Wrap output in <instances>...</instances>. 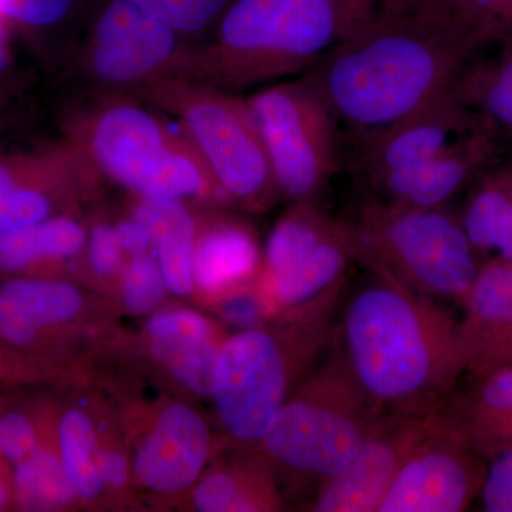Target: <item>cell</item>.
<instances>
[{"label":"cell","instance_id":"9","mask_svg":"<svg viewBox=\"0 0 512 512\" xmlns=\"http://www.w3.org/2000/svg\"><path fill=\"white\" fill-rule=\"evenodd\" d=\"M77 52L90 90L143 99L161 84L191 79L194 45L130 0H109Z\"/></svg>","mask_w":512,"mask_h":512},{"label":"cell","instance_id":"38","mask_svg":"<svg viewBox=\"0 0 512 512\" xmlns=\"http://www.w3.org/2000/svg\"><path fill=\"white\" fill-rule=\"evenodd\" d=\"M100 467L104 487L109 490H124L133 474L131 458L124 453V450L113 446V444H109V446L101 444Z\"/></svg>","mask_w":512,"mask_h":512},{"label":"cell","instance_id":"30","mask_svg":"<svg viewBox=\"0 0 512 512\" xmlns=\"http://www.w3.org/2000/svg\"><path fill=\"white\" fill-rule=\"evenodd\" d=\"M185 39L210 32L232 0H130Z\"/></svg>","mask_w":512,"mask_h":512},{"label":"cell","instance_id":"42","mask_svg":"<svg viewBox=\"0 0 512 512\" xmlns=\"http://www.w3.org/2000/svg\"><path fill=\"white\" fill-rule=\"evenodd\" d=\"M510 281L512 286V262H510Z\"/></svg>","mask_w":512,"mask_h":512},{"label":"cell","instance_id":"7","mask_svg":"<svg viewBox=\"0 0 512 512\" xmlns=\"http://www.w3.org/2000/svg\"><path fill=\"white\" fill-rule=\"evenodd\" d=\"M346 222L356 262L370 274L431 301L463 306L481 265L461 218L447 204L404 208L370 198Z\"/></svg>","mask_w":512,"mask_h":512},{"label":"cell","instance_id":"29","mask_svg":"<svg viewBox=\"0 0 512 512\" xmlns=\"http://www.w3.org/2000/svg\"><path fill=\"white\" fill-rule=\"evenodd\" d=\"M13 494L19 507L29 511H56L79 500L59 453L43 446L16 466Z\"/></svg>","mask_w":512,"mask_h":512},{"label":"cell","instance_id":"6","mask_svg":"<svg viewBox=\"0 0 512 512\" xmlns=\"http://www.w3.org/2000/svg\"><path fill=\"white\" fill-rule=\"evenodd\" d=\"M382 410L373 406L330 346L269 423L256 450L293 485L313 490L356 456Z\"/></svg>","mask_w":512,"mask_h":512},{"label":"cell","instance_id":"41","mask_svg":"<svg viewBox=\"0 0 512 512\" xmlns=\"http://www.w3.org/2000/svg\"><path fill=\"white\" fill-rule=\"evenodd\" d=\"M10 495H12L10 485L0 477V508L6 507V504L9 503Z\"/></svg>","mask_w":512,"mask_h":512},{"label":"cell","instance_id":"16","mask_svg":"<svg viewBox=\"0 0 512 512\" xmlns=\"http://www.w3.org/2000/svg\"><path fill=\"white\" fill-rule=\"evenodd\" d=\"M490 134L480 117L461 103L453 86L416 113L366 138L360 168L367 181L426 163Z\"/></svg>","mask_w":512,"mask_h":512},{"label":"cell","instance_id":"8","mask_svg":"<svg viewBox=\"0 0 512 512\" xmlns=\"http://www.w3.org/2000/svg\"><path fill=\"white\" fill-rule=\"evenodd\" d=\"M143 100L178 121L225 204L261 212L281 197L247 99L194 79H178L161 84Z\"/></svg>","mask_w":512,"mask_h":512},{"label":"cell","instance_id":"23","mask_svg":"<svg viewBox=\"0 0 512 512\" xmlns=\"http://www.w3.org/2000/svg\"><path fill=\"white\" fill-rule=\"evenodd\" d=\"M192 505L201 512L286 510L278 473L258 450L204 471L194 485Z\"/></svg>","mask_w":512,"mask_h":512},{"label":"cell","instance_id":"36","mask_svg":"<svg viewBox=\"0 0 512 512\" xmlns=\"http://www.w3.org/2000/svg\"><path fill=\"white\" fill-rule=\"evenodd\" d=\"M480 497L484 511L512 512V447L488 460Z\"/></svg>","mask_w":512,"mask_h":512},{"label":"cell","instance_id":"2","mask_svg":"<svg viewBox=\"0 0 512 512\" xmlns=\"http://www.w3.org/2000/svg\"><path fill=\"white\" fill-rule=\"evenodd\" d=\"M339 311L333 348L382 412H436L466 375L460 322L439 302L370 274Z\"/></svg>","mask_w":512,"mask_h":512},{"label":"cell","instance_id":"10","mask_svg":"<svg viewBox=\"0 0 512 512\" xmlns=\"http://www.w3.org/2000/svg\"><path fill=\"white\" fill-rule=\"evenodd\" d=\"M247 103L279 195L318 201L336 167V120L328 104L306 77L268 84Z\"/></svg>","mask_w":512,"mask_h":512},{"label":"cell","instance_id":"20","mask_svg":"<svg viewBox=\"0 0 512 512\" xmlns=\"http://www.w3.org/2000/svg\"><path fill=\"white\" fill-rule=\"evenodd\" d=\"M84 306L83 293L69 282L9 279L0 285V340L12 348H33L76 322Z\"/></svg>","mask_w":512,"mask_h":512},{"label":"cell","instance_id":"37","mask_svg":"<svg viewBox=\"0 0 512 512\" xmlns=\"http://www.w3.org/2000/svg\"><path fill=\"white\" fill-rule=\"evenodd\" d=\"M461 22L480 42L512 25V0H468Z\"/></svg>","mask_w":512,"mask_h":512},{"label":"cell","instance_id":"17","mask_svg":"<svg viewBox=\"0 0 512 512\" xmlns=\"http://www.w3.org/2000/svg\"><path fill=\"white\" fill-rule=\"evenodd\" d=\"M147 349L158 366L185 392L211 397L212 379L228 336L214 320L188 309H170L148 318Z\"/></svg>","mask_w":512,"mask_h":512},{"label":"cell","instance_id":"19","mask_svg":"<svg viewBox=\"0 0 512 512\" xmlns=\"http://www.w3.org/2000/svg\"><path fill=\"white\" fill-rule=\"evenodd\" d=\"M264 264L252 225L235 215L208 212L200 218L194 251V282L211 302L258 284Z\"/></svg>","mask_w":512,"mask_h":512},{"label":"cell","instance_id":"28","mask_svg":"<svg viewBox=\"0 0 512 512\" xmlns=\"http://www.w3.org/2000/svg\"><path fill=\"white\" fill-rule=\"evenodd\" d=\"M453 92L490 130L498 128L512 136V50L466 76L458 74Z\"/></svg>","mask_w":512,"mask_h":512},{"label":"cell","instance_id":"4","mask_svg":"<svg viewBox=\"0 0 512 512\" xmlns=\"http://www.w3.org/2000/svg\"><path fill=\"white\" fill-rule=\"evenodd\" d=\"M352 30L346 0H232L194 45L191 79L237 93L311 70Z\"/></svg>","mask_w":512,"mask_h":512},{"label":"cell","instance_id":"27","mask_svg":"<svg viewBox=\"0 0 512 512\" xmlns=\"http://www.w3.org/2000/svg\"><path fill=\"white\" fill-rule=\"evenodd\" d=\"M57 453L76 490L84 503H93L104 493L101 477V444L96 424L83 409H67L57 426Z\"/></svg>","mask_w":512,"mask_h":512},{"label":"cell","instance_id":"21","mask_svg":"<svg viewBox=\"0 0 512 512\" xmlns=\"http://www.w3.org/2000/svg\"><path fill=\"white\" fill-rule=\"evenodd\" d=\"M490 140V134H484L426 163L370 180L373 200L404 208L446 205L483 167L491 153Z\"/></svg>","mask_w":512,"mask_h":512},{"label":"cell","instance_id":"24","mask_svg":"<svg viewBox=\"0 0 512 512\" xmlns=\"http://www.w3.org/2000/svg\"><path fill=\"white\" fill-rule=\"evenodd\" d=\"M131 215L150 232L168 292L190 295L195 289L194 251L200 218L192 214L187 201L175 198H137Z\"/></svg>","mask_w":512,"mask_h":512},{"label":"cell","instance_id":"33","mask_svg":"<svg viewBox=\"0 0 512 512\" xmlns=\"http://www.w3.org/2000/svg\"><path fill=\"white\" fill-rule=\"evenodd\" d=\"M222 325L239 330L261 328L275 318L274 308L258 284L239 289L212 302Z\"/></svg>","mask_w":512,"mask_h":512},{"label":"cell","instance_id":"18","mask_svg":"<svg viewBox=\"0 0 512 512\" xmlns=\"http://www.w3.org/2000/svg\"><path fill=\"white\" fill-rule=\"evenodd\" d=\"M461 338L470 379L512 367V286L510 262L490 259L480 266L463 303Z\"/></svg>","mask_w":512,"mask_h":512},{"label":"cell","instance_id":"32","mask_svg":"<svg viewBox=\"0 0 512 512\" xmlns=\"http://www.w3.org/2000/svg\"><path fill=\"white\" fill-rule=\"evenodd\" d=\"M76 0H0V16L9 26L33 33L62 28Z\"/></svg>","mask_w":512,"mask_h":512},{"label":"cell","instance_id":"31","mask_svg":"<svg viewBox=\"0 0 512 512\" xmlns=\"http://www.w3.org/2000/svg\"><path fill=\"white\" fill-rule=\"evenodd\" d=\"M168 288L157 259L151 254L130 256L121 272V301L134 315H150L163 303Z\"/></svg>","mask_w":512,"mask_h":512},{"label":"cell","instance_id":"34","mask_svg":"<svg viewBox=\"0 0 512 512\" xmlns=\"http://www.w3.org/2000/svg\"><path fill=\"white\" fill-rule=\"evenodd\" d=\"M87 265L93 275L100 279L123 272V247L117 237L116 225L106 221L94 222L87 231L86 245Z\"/></svg>","mask_w":512,"mask_h":512},{"label":"cell","instance_id":"26","mask_svg":"<svg viewBox=\"0 0 512 512\" xmlns=\"http://www.w3.org/2000/svg\"><path fill=\"white\" fill-rule=\"evenodd\" d=\"M461 222L477 255L512 262V171L485 177L471 194Z\"/></svg>","mask_w":512,"mask_h":512},{"label":"cell","instance_id":"12","mask_svg":"<svg viewBox=\"0 0 512 512\" xmlns=\"http://www.w3.org/2000/svg\"><path fill=\"white\" fill-rule=\"evenodd\" d=\"M103 177L72 141L0 153V232L28 227L92 197Z\"/></svg>","mask_w":512,"mask_h":512},{"label":"cell","instance_id":"40","mask_svg":"<svg viewBox=\"0 0 512 512\" xmlns=\"http://www.w3.org/2000/svg\"><path fill=\"white\" fill-rule=\"evenodd\" d=\"M9 29V23L0 16V84L6 82L13 66Z\"/></svg>","mask_w":512,"mask_h":512},{"label":"cell","instance_id":"5","mask_svg":"<svg viewBox=\"0 0 512 512\" xmlns=\"http://www.w3.org/2000/svg\"><path fill=\"white\" fill-rule=\"evenodd\" d=\"M63 130L103 180L136 198L227 205L183 131L171 130L140 97L92 92L70 109Z\"/></svg>","mask_w":512,"mask_h":512},{"label":"cell","instance_id":"3","mask_svg":"<svg viewBox=\"0 0 512 512\" xmlns=\"http://www.w3.org/2000/svg\"><path fill=\"white\" fill-rule=\"evenodd\" d=\"M342 292L225 340L211 399L229 444L245 451L259 447L275 414L332 346Z\"/></svg>","mask_w":512,"mask_h":512},{"label":"cell","instance_id":"22","mask_svg":"<svg viewBox=\"0 0 512 512\" xmlns=\"http://www.w3.org/2000/svg\"><path fill=\"white\" fill-rule=\"evenodd\" d=\"M440 413L484 460L512 447V367L456 387Z\"/></svg>","mask_w":512,"mask_h":512},{"label":"cell","instance_id":"11","mask_svg":"<svg viewBox=\"0 0 512 512\" xmlns=\"http://www.w3.org/2000/svg\"><path fill=\"white\" fill-rule=\"evenodd\" d=\"M353 261L348 222L333 218L318 201L292 202L266 241L258 286L275 316L282 315L343 291Z\"/></svg>","mask_w":512,"mask_h":512},{"label":"cell","instance_id":"13","mask_svg":"<svg viewBox=\"0 0 512 512\" xmlns=\"http://www.w3.org/2000/svg\"><path fill=\"white\" fill-rule=\"evenodd\" d=\"M487 463L439 409L436 423L400 468L377 512L466 511L480 497Z\"/></svg>","mask_w":512,"mask_h":512},{"label":"cell","instance_id":"15","mask_svg":"<svg viewBox=\"0 0 512 512\" xmlns=\"http://www.w3.org/2000/svg\"><path fill=\"white\" fill-rule=\"evenodd\" d=\"M214 451L207 420L195 407L170 402L144 427L131 454V471L148 493L174 497L190 490Z\"/></svg>","mask_w":512,"mask_h":512},{"label":"cell","instance_id":"25","mask_svg":"<svg viewBox=\"0 0 512 512\" xmlns=\"http://www.w3.org/2000/svg\"><path fill=\"white\" fill-rule=\"evenodd\" d=\"M86 239V227L66 212L0 232V272L18 274L33 266L73 258L84 251Z\"/></svg>","mask_w":512,"mask_h":512},{"label":"cell","instance_id":"39","mask_svg":"<svg viewBox=\"0 0 512 512\" xmlns=\"http://www.w3.org/2000/svg\"><path fill=\"white\" fill-rule=\"evenodd\" d=\"M116 231L121 247H123L126 255L151 254V251H153V241H151L150 232L133 215L127 218V220L116 224Z\"/></svg>","mask_w":512,"mask_h":512},{"label":"cell","instance_id":"1","mask_svg":"<svg viewBox=\"0 0 512 512\" xmlns=\"http://www.w3.org/2000/svg\"><path fill=\"white\" fill-rule=\"evenodd\" d=\"M477 43L434 0H390L342 37L306 79L336 123L369 138L446 93Z\"/></svg>","mask_w":512,"mask_h":512},{"label":"cell","instance_id":"14","mask_svg":"<svg viewBox=\"0 0 512 512\" xmlns=\"http://www.w3.org/2000/svg\"><path fill=\"white\" fill-rule=\"evenodd\" d=\"M436 412H382L356 456L313 491L309 511L377 512L407 458L427 436Z\"/></svg>","mask_w":512,"mask_h":512},{"label":"cell","instance_id":"35","mask_svg":"<svg viewBox=\"0 0 512 512\" xmlns=\"http://www.w3.org/2000/svg\"><path fill=\"white\" fill-rule=\"evenodd\" d=\"M42 443L32 419L25 413L12 410L0 416V456L13 466L39 450Z\"/></svg>","mask_w":512,"mask_h":512}]
</instances>
